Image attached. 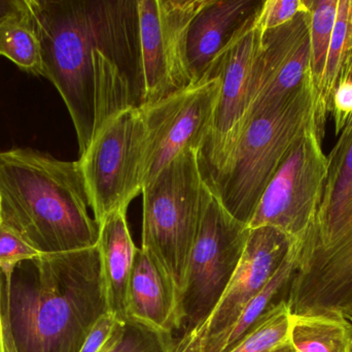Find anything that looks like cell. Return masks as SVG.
<instances>
[{"label": "cell", "mask_w": 352, "mask_h": 352, "mask_svg": "<svg viewBox=\"0 0 352 352\" xmlns=\"http://www.w3.org/2000/svg\"><path fill=\"white\" fill-rule=\"evenodd\" d=\"M41 76L61 95L80 156L111 114L142 101L138 0H28Z\"/></svg>", "instance_id": "cell-1"}, {"label": "cell", "mask_w": 352, "mask_h": 352, "mask_svg": "<svg viewBox=\"0 0 352 352\" xmlns=\"http://www.w3.org/2000/svg\"><path fill=\"white\" fill-rule=\"evenodd\" d=\"M97 246L19 265L2 293L6 352H80L109 313Z\"/></svg>", "instance_id": "cell-2"}, {"label": "cell", "mask_w": 352, "mask_h": 352, "mask_svg": "<svg viewBox=\"0 0 352 352\" xmlns=\"http://www.w3.org/2000/svg\"><path fill=\"white\" fill-rule=\"evenodd\" d=\"M3 225L45 253L95 247L99 225L89 212L78 161H63L30 148L0 152Z\"/></svg>", "instance_id": "cell-3"}, {"label": "cell", "mask_w": 352, "mask_h": 352, "mask_svg": "<svg viewBox=\"0 0 352 352\" xmlns=\"http://www.w3.org/2000/svg\"><path fill=\"white\" fill-rule=\"evenodd\" d=\"M314 101L310 76L289 101L250 118L231 163L209 187L236 220L250 225L261 196L289 149L316 122Z\"/></svg>", "instance_id": "cell-4"}, {"label": "cell", "mask_w": 352, "mask_h": 352, "mask_svg": "<svg viewBox=\"0 0 352 352\" xmlns=\"http://www.w3.org/2000/svg\"><path fill=\"white\" fill-rule=\"evenodd\" d=\"M212 194L192 150L180 153L142 190V248L164 267L179 293Z\"/></svg>", "instance_id": "cell-5"}, {"label": "cell", "mask_w": 352, "mask_h": 352, "mask_svg": "<svg viewBox=\"0 0 352 352\" xmlns=\"http://www.w3.org/2000/svg\"><path fill=\"white\" fill-rule=\"evenodd\" d=\"M146 130L142 110L125 107L109 115L80 156L90 208L101 223L142 194Z\"/></svg>", "instance_id": "cell-6"}, {"label": "cell", "mask_w": 352, "mask_h": 352, "mask_svg": "<svg viewBox=\"0 0 352 352\" xmlns=\"http://www.w3.org/2000/svg\"><path fill=\"white\" fill-rule=\"evenodd\" d=\"M250 231L213 194L205 209L179 293L184 334L206 324L214 311L243 256Z\"/></svg>", "instance_id": "cell-7"}, {"label": "cell", "mask_w": 352, "mask_h": 352, "mask_svg": "<svg viewBox=\"0 0 352 352\" xmlns=\"http://www.w3.org/2000/svg\"><path fill=\"white\" fill-rule=\"evenodd\" d=\"M316 122L294 143L273 176L248 227H271L296 243L316 225L328 174V156Z\"/></svg>", "instance_id": "cell-8"}, {"label": "cell", "mask_w": 352, "mask_h": 352, "mask_svg": "<svg viewBox=\"0 0 352 352\" xmlns=\"http://www.w3.org/2000/svg\"><path fill=\"white\" fill-rule=\"evenodd\" d=\"M256 21L221 54L209 74L208 78L221 79L212 128L198 155L201 173L209 187L231 163L254 103L256 63L263 37Z\"/></svg>", "instance_id": "cell-9"}, {"label": "cell", "mask_w": 352, "mask_h": 352, "mask_svg": "<svg viewBox=\"0 0 352 352\" xmlns=\"http://www.w3.org/2000/svg\"><path fill=\"white\" fill-rule=\"evenodd\" d=\"M204 2L138 0L140 107L192 84L186 43L190 23Z\"/></svg>", "instance_id": "cell-10"}, {"label": "cell", "mask_w": 352, "mask_h": 352, "mask_svg": "<svg viewBox=\"0 0 352 352\" xmlns=\"http://www.w3.org/2000/svg\"><path fill=\"white\" fill-rule=\"evenodd\" d=\"M219 91V76L205 78L140 107L146 130L144 188L180 153L200 154L212 128Z\"/></svg>", "instance_id": "cell-11"}, {"label": "cell", "mask_w": 352, "mask_h": 352, "mask_svg": "<svg viewBox=\"0 0 352 352\" xmlns=\"http://www.w3.org/2000/svg\"><path fill=\"white\" fill-rule=\"evenodd\" d=\"M294 241L271 227L250 229L243 256L223 298L206 322L203 352H221L246 306L268 284Z\"/></svg>", "instance_id": "cell-12"}, {"label": "cell", "mask_w": 352, "mask_h": 352, "mask_svg": "<svg viewBox=\"0 0 352 352\" xmlns=\"http://www.w3.org/2000/svg\"><path fill=\"white\" fill-rule=\"evenodd\" d=\"M297 244L287 302L291 315L345 314L352 310V231L326 249Z\"/></svg>", "instance_id": "cell-13"}, {"label": "cell", "mask_w": 352, "mask_h": 352, "mask_svg": "<svg viewBox=\"0 0 352 352\" xmlns=\"http://www.w3.org/2000/svg\"><path fill=\"white\" fill-rule=\"evenodd\" d=\"M310 12L263 32L250 118L289 101L310 78ZM248 125V124H246Z\"/></svg>", "instance_id": "cell-14"}, {"label": "cell", "mask_w": 352, "mask_h": 352, "mask_svg": "<svg viewBox=\"0 0 352 352\" xmlns=\"http://www.w3.org/2000/svg\"><path fill=\"white\" fill-rule=\"evenodd\" d=\"M263 3L264 0H205L188 33L192 84L208 78L221 54L256 21Z\"/></svg>", "instance_id": "cell-15"}, {"label": "cell", "mask_w": 352, "mask_h": 352, "mask_svg": "<svg viewBox=\"0 0 352 352\" xmlns=\"http://www.w3.org/2000/svg\"><path fill=\"white\" fill-rule=\"evenodd\" d=\"M352 231V121L339 134L328 156V174L316 225L300 243L326 249Z\"/></svg>", "instance_id": "cell-16"}, {"label": "cell", "mask_w": 352, "mask_h": 352, "mask_svg": "<svg viewBox=\"0 0 352 352\" xmlns=\"http://www.w3.org/2000/svg\"><path fill=\"white\" fill-rule=\"evenodd\" d=\"M128 318L173 335L180 330L179 291L164 267L138 247L127 293Z\"/></svg>", "instance_id": "cell-17"}, {"label": "cell", "mask_w": 352, "mask_h": 352, "mask_svg": "<svg viewBox=\"0 0 352 352\" xmlns=\"http://www.w3.org/2000/svg\"><path fill=\"white\" fill-rule=\"evenodd\" d=\"M97 247L107 289L109 310L118 320H128L127 293L136 247L127 222V209H120L99 223Z\"/></svg>", "instance_id": "cell-18"}, {"label": "cell", "mask_w": 352, "mask_h": 352, "mask_svg": "<svg viewBox=\"0 0 352 352\" xmlns=\"http://www.w3.org/2000/svg\"><path fill=\"white\" fill-rule=\"evenodd\" d=\"M296 352H351L352 324L343 314L291 315Z\"/></svg>", "instance_id": "cell-19"}, {"label": "cell", "mask_w": 352, "mask_h": 352, "mask_svg": "<svg viewBox=\"0 0 352 352\" xmlns=\"http://www.w3.org/2000/svg\"><path fill=\"white\" fill-rule=\"evenodd\" d=\"M351 50L352 0H339L338 12L329 49L324 80L314 101L316 126L322 138L324 136V126L328 118L331 97Z\"/></svg>", "instance_id": "cell-20"}, {"label": "cell", "mask_w": 352, "mask_h": 352, "mask_svg": "<svg viewBox=\"0 0 352 352\" xmlns=\"http://www.w3.org/2000/svg\"><path fill=\"white\" fill-rule=\"evenodd\" d=\"M297 252V244L294 242L291 250L276 274L272 277L262 291L246 306L243 313L230 332L221 352L232 351L269 311L278 305L281 301L287 300L289 282L295 271Z\"/></svg>", "instance_id": "cell-21"}, {"label": "cell", "mask_w": 352, "mask_h": 352, "mask_svg": "<svg viewBox=\"0 0 352 352\" xmlns=\"http://www.w3.org/2000/svg\"><path fill=\"white\" fill-rule=\"evenodd\" d=\"M289 329L291 313L281 301L229 352H296Z\"/></svg>", "instance_id": "cell-22"}, {"label": "cell", "mask_w": 352, "mask_h": 352, "mask_svg": "<svg viewBox=\"0 0 352 352\" xmlns=\"http://www.w3.org/2000/svg\"><path fill=\"white\" fill-rule=\"evenodd\" d=\"M339 0H312L310 10V76L314 91H320L336 22Z\"/></svg>", "instance_id": "cell-23"}, {"label": "cell", "mask_w": 352, "mask_h": 352, "mask_svg": "<svg viewBox=\"0 0 352 352\" xmlns=\"http://www.w3.org/2000/svg\"><path fill=\"white\" fill-rule=\"evenodd\" d=\"M175 342L173 335L128 318L117 322L99 352H170Z\"/></svg>", "instance_id": "cell-24"}, {"label": "cell", "mask_w": 352, "mask_h": 352, "mask_svg": "<svg viewBox=\"0 0 352 352\" xmlns=\"http://www.w3.org/2000/svg\"><path fill=\"white\" fill-rule=\"evenodd\" d=\"M0 56L24 72L41 76V50L30 21L0 24Z\"/></svg>", "instance_id": "cell-25"}, {"label": "cell", "mask_w": 352, "mask_h": 352, "mask_svg": "<svg viewBox=\"0 0 352 352\" xmlns=\"http://www.w3.org/2000/svg\"><path fill=\"white\" fill-rule=\"evenodd\" d=\"M22 236L1 222L0 225V271L4 287H10L14 270L19 265L41 256Z\"/></svg>", "instance_id": "cell-26"}, {"label": "cell", "mask_w": 352, "mask_h": 352, "mask_svg": "<svg viewBox=\"0 0 352 352\" xmlns=\"http://www.w3.org/2000/svg\"><path fill=\"white\" fill-rule=\"evenodd\" d=\"M329 113L332 114L335 132L339 136L352 121V50L333 91Z\"/></svg>", "instance_id": "cell-27"}, {"label": "cell", "mask_w": 352, "mask_h": 352, "mask_svg": "<svg viewBox=\"0 0 352 352\" xmlns=\"http://www.w3.org/2000/svg\"><path fill=\"white\" fill-rule=\"evenodd\" d=\"M312 0H264L256 24L264 32L294 20L304 12H310Z\"/></svg>", "instance_id": "cell-28"}, {"label": "cell", "mask_w": 352, "mask_h": 352, "mask_svg": "<svg viewBox=\"0 0 352 352\" xmlns=\"http://www.w3.org/2000/svg\"><path fill=\"white\" fill-rule=\"evenodd\" d=\"M119 320L109 312L95 324L80 352H99L104 346Z\"/></svg>", "instance_id": "cell-29"}, {"label": "cell", "mask_w": 352, "mask_h": 352, "mask_svg": "<svg viewBox=\"0 0 352 352\" xmlns=\"http://www.w3.org/2000/svg\"><path fill=\"white\" fill-rule=\"evenodd\" d=\"M29 21L28 0H0V24Z\"/></svg>", "instance_id": "cell-30"}, {"label": "cell", "mask_w": 352, "mask_h": 352, "mask_svg": "<svg viewBox=\"0 0 352 352\" xmlns=\"http://www.w3.org/2000/svg\"><path fill=\"white\" fill-rule=\"evenodd\" d=\"M206 324L198 327L195 330L184 333L175 341L170 352H203V339H204Z\"/></svg>", "instance_id": "cell-31"}, {"label": "cell", "mask_w": 352, "mask_h": 352, "mask_svg": "<svg viewBox=\"0 0 352 352\" xmlns=\"http://www.w3.org/2000/svg\"><path fill=\"white\" fill-rule=\"evenodd\" d=\"M4 278L0 271V352H6L4 339L3 322H2V293H3Z\"/></svg>", "instance_id": "cell-32"}, {"label": "cell", "mask_w": 352, "mask_h": 352, "mask_svg": "<svg viewBox=\"0 0 352 352\" xmlns=\"http://www.w3.org/2000/svg\"><path fill=\"white\" fill-rule=\"evenodd\" d=\"M1 205H0V225H1Z\"/></svg>", "instance_id": "cell-33"}, {"label": "cell", "mask_w": 352, "mask_h": 352, "mask_svg": "<svg viewBox=\"0 0 352 352\" xmlns=\"http://www.w3.org/2000/svg\"><path fill=\"white\" fill-rule=\"evenodd\" d=\"M344 316H345V315H344ZM345 318H347V320H349V322H351V324H352V318H351V316H345ZM351 352H352V351H351Z\"/></svg>", "instance_id": "cell-34"}, {"label": "cell", "mask_w": 352, "mask_h": 352, "mask_svg": "<svg viewBox=\"0 0 352 352\" xmlns=\"http://www.w3.org/2000/svg\"><path fill=\"white\" fill-rule=\"evenodd\" d=\"M345 316H351L352 318V310L351 312H349V313L345 314Z\"/></svg>", "instance_id": "cell-35"}]
</instances>
